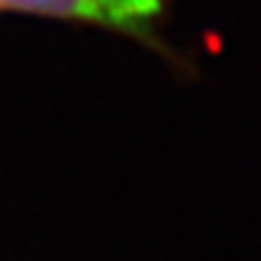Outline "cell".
<instances>
[{"mask_svg":"<svg viewBox=\"0 0 261 261\" xmlns=\"http://www.w3.org/2000/svg\"><path fill=\"white\" fill-rule=\"evenodd\" d=\"M0 10L92 24L158 46L165 0H0Z\"/></svg>","mask_w":261,"mask_h":261,"instance_id":"obj_1","label":"cell"}]
</instances>
